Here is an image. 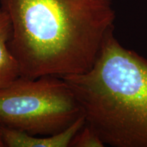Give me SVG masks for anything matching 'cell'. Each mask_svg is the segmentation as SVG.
<instances>
[{
	"instance_id": "6",
	"label": "cell",
	"mask_w": 147,
	"mask_h": 147,
	"mask_svg": "<svg viewBox=\"0 0 147 147\" xmlns=\"http://www.w3.org/2000/svg\"><path fill=\"white\" fill-rule=\"evenodd\" d=\"M104 143L94 131V130L85 123L71 140L69 147H104Z\"/></svg>"
},
{
	"instance_id": "5",
	"label": "cell",
	"mask_w": 147,
	"mask_h": 147,
	"mask_svg": "<svg viewBox=\"0 0 147 147\" xmlns=\"http://www.w3.org/2000/svg\"><path fill=\"white\" fill-rule=\"evenodd\" d=\"M12 34L10 18L0 8V89L9 85L21 75L17 61L9 47Z\"/></svg>"
},
{
	"instance_id": "3",
	"label": "cell",
	"mask_w": 147,
	"mask_h": 147,
	"mask_svg": "<svg viewBox=\"0 0 147 147\" xmlns=\"http://www.w3.org/2000/svg\"><path fill=\"white\" fill-rule=\"evenodd\" d=\"M83 114L61 77L20 76L0 89V126L48 136L65 129Z\"/></svg>"
},
{
	"instance_id": "7",
	"label": "cell",
	"mask_w": 147,
	"mask_h": 147,
	"mask_svg": "<svg viewBox=\"0 0 147 147\" xmlns=\"http://www.w3.org/2000/svg\"><path fill=\"white\" fill-rule=\"evenodd\" d=\"M0 147H4V145L3 144L2 140H1V134H0Z\"/></svg>"
},
{
	"instance_id": "2",
	"label": "cell",
	"mask_w": 147,
	"mask_h": 147,
	"mask_svg": "<svg viewBox=\"0 0 147 147\" xmlns=\"http://www.w3.org/2000/svg\"><path fill=\"white\" fill-rule=\"evenodd\" d=\"M114 31L89 70L61 78L104 144L147 147V59L125 48Z\"/></svg>"
},
{
	"instance_id": "1",
	"label": "cell",
	"mask_w": 147,
	"mask_h": 147,
	"mask_svg": "<svg viewBox=\"0 0 147 147\" xmlns=\"http://www.w3.org/2000/svg\"><path fill=\"white\" fill-rule=\"evenodd\" d=\"M10 18L9 43L21 76L85 72L115 29L112 0H0Z\"/></svg>"
},
{
	"instance_id": "4",
	"label": "cell",
	"mask_w": 147,
	"mask_h": 147,
	"mask_svg": "<svg viewBox=\"0 0 147 147\" xmlns=\"http://www.w3.org/2000/svg\"><path fill=\"white\" fill-rule=\"evenodd\" d=\"M85 124L84 115L59 133L38 137L25 132L0 126V134L4 147H68L77 132Z\"/></svg>"
}]
</instances>
